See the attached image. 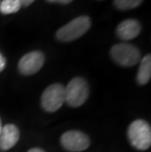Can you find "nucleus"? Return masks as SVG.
Instances as JSON below:
<instances>
[{
  "instance_id": "nucleus-11",
  "label": "nucleus",
  "mask_w": 151,
  "mask_h": 152,
  "mask_svg": "<svg viewBox=\"0 0 151 152\" xmlns=\"http://www.w3.org/2000/svg\"><path fill=\"white\" fill-rule=\"evenodd\" d=\"M22 7L19 0H2L0 3V12L2 14H13L20 10Z\"/></svg>"
},
{
  "instance_id": "nucleus-13",
  "label": "nucleus",
  "mask_w": 151,
  "mask_h": 152,
  "mask_svg": "<svg viewBox=\"0 0 151 152\" xmlns=\"http://www.w3.org/2000/svg\"><path fill=\"white\" fill-rule=\"evenodd\" d=\"M6 67V59L3 55L0 53V72H2Z\"/></svg>"
},
{
  "instance_id": "nucleus-15",
  "label": "nucleus",
  "mask_w": 151,
  "mask_h": 152,
  "mask_svg": "<svg viewBox=\"0 0 151 152\" xmlns=\"http://www.w3.org/2000/svg\"><path fill=\"white\" fill-rule=\"evenodd\" d=\"M21 3V5H23V6H28V5H31V3H33L34 0H19Z\"/></svg>"
},
{
  "instance_id": "nucleus-18",
  "label": "nucleus",
  "mask_w": 151,
  "mask_h": 152,
  "mask_svg": "<svg viewBox=\"0 0 151 152\" xmlns=\"http://www.w3.org/2000/svg\"><path fill=\"white\" fill-rule=\"evenodd\" d=\"M0 3H1V0H0Z\"/></svg>"
},
{
  "instance_id": "nucleus-9",
  "label": "nucleus",
  "mask_w": 151,
  "mask_h": 152,
  "mask_svg": "<svg viewBox=\"0 0 151 152\" xmlns=\"http://www.w3.org/2000/svg\"><path fill=\"white\" fill-rule=\"evenodd\" d=\"M141 26L139 21L134 19H128L122 22L117 27L116 34L122 40H131L139 34Z\"/></svg>"
},
{
  "instance_id": "nucleus-6",
  "label": "nucleus",
  "mask_w": 151,
  "mask_h": 152,
  "mask_svg": "<svg viewBox=\"0 0 151 152\" xmlns=\"http://www.w3.org/2000/svg\"><path fill=\"white\" fill-rule=\"evenodd\" d=\"M61 144L66 150L72 152H80L88 149L90 145L89 137L82 132L68 131L61 137Z\"/></svg>"
},
{
  "instance_id": "nucleus-12",
  "label": "nucleus",
  "mask_w": 151,
  "mask_h": 152,
  "mask_svg": "<svg viewBox=\"0 0 151 152\" xmlns=\"http://www.w3.org/2000/svg\"><path fill=\"white\" fill-rule=\"evenodd\" d=\"M142 1L143 0H114V5L119 10L125 11L139 7Z\"/></svg>"
},
{
  "instance_id": "nucleus-16",
  "label": "nucleus",
  "mask_w": 151,
  "mask_h": 152,
  "mask_svg": "<svg viewBox=\"0 0 151 152\" xmlns=\"http://www.w3.org/2000/svg\"><path fill=\"white\" fill-rule=\"evenodd\" d=\"M28 152H45L43 149H41V148H31L30 149Z\"/></svg>"
},
{
  "instance_id": "nucleus-8",
  "label": "nucleus",
  "mask_w": 151,
  "mask_h": 152,
  "mask_svg": "<svg viewBox=\"0 0 151 152\" xmlns=\"http://www.w3.org/2000/svg\"><path fill=\"white\" fill-rule=\"evenodd\" d=\"M20 138V131L13 124H7L2 128L0 134V149L9 150L14 147Z\"/></svg>"
},
{
  "instance_id": "nucleus-14",
  "label": "nucleus",
  "mask_w": 151,
  "mask_h": 152,
  "mask_svg": "<svg viewBox=\"0 0 151 152\" xmlns=\"http://www.w3.org/2000/svg\"><path fill=\"white\" fill-rule=\"evenodd\" d=\"M46 1L50 3H59V4H69L73 0H46Z\"/></svg>"
},
{
  "instance_id": "nucleus-10",
  "label": "nucleus",
  "mask_w": 151,
  "mask_h": 152,
  "mask_svg": "<svg viewBox=\"0 0 151 152\" xmlns=\"http://www.w3.org/2000/svg\"><path fill=\"white\" fill-rule=\"evenodd\" d=\"M151 77V55L147 54L142 58L136 76L137 83L140 86L146 85Z\"/></svg>"
},
{
  "instance_id": "nucleus-2",
  "label": "nucleus",
  "mask_w": 151,
  "mask_h": 152,
  "mask_svg": "<svg viewBox=\"0 0 151 152\" xmlns=\"http://www.w3.org/2000/svg\"><path fill=\"white\" fill-rule=\"evenodd\" d=\"M91 26L90 19L88 16H81L73 21H71L69 24L65 25L58 30L56 33L57 39L63 42H69L81 37L89 30Z\"/></svg>"
},
{
  "instance_id": "nucleus-5",
  "label": "nucleus",
  "mask_w": 151,
  "mask_h": 152,
  "mask_svg": "<svg viewBox=\"0 0 151 152\" xmlns=\"http://www.w3.org/2000/svg\"><path fill=\"white\" fill-rule=\"evenodd\" d=\"M65 102V87L60 83H54L47 87L41 95V106L47 112L59 110Z\"/></svg>"
},
{
  "instance_id": "nucleus-7",
  "label": "nucleus",
  "mask_w": 151,
  "mask_h": 152,
  "mask_svg": "<svg viewBox=\"0 0 151 152\" xmlns=\"http://www.w3.org/2000/svg\"><path fill=\"white\" fill-rule=\"evenodd\" d=\"M44 59V55L40 51H31L27 53L19 61V71L23 75H34L42 68Z\"/></svg>"
},
{
  "instance_id": "nucleus-1",
  "label": "nucleus",
  "mask_w": 151,
  "mask_h": 152,
  "mask_svg": "<svg viewBox=\"0 0 151 152\" xmlns=\"http://www.w3.org/2000/svg\"><path fill=\"white\" fill-rule=\"evenodd\" d=\"M128 137L137 150H147L151 145L150 125L144 120H136L128 127Z\"/></svg>"
},
{
  "instance_id": "nucleus-17",
  "label": "nucleus",
  "mask_w": 151,
  "mask_h": 152,
  "mask_svg": "<svg viewBox=\"0 0 151 152\" xmlns=\"http://www.w3.org/2000/svg\"><path fill=\"white\" fill-rule=\"evenodd\" d=\"M2 123H1V120H0V134H1V131H2Z\"/></svg>"
},
{
  "instance_id": "nucleus-3",
  "label": "nucleus",
  "mask_w": 151,
  "mask_h": 152,
  "mask_svg": "<svg viewBox=\"0 0 151 152\" xmlns=\"http://www.w3.org/2000/svg\"><path fill=\"white\" fill-rule=\"evenodd\" d=\"M89 95L88 82L82 77H74L65 87V102L72 107H80Z\"/></svg>"
},
{
  "instance_id": "nucleus-4",
  "label": "nucleus",
  "mask_w": 151,
  "mask_h": 152,
  "mask_svg": "<svg viewBox=\"0 0 151 152\" xmlns=\"http://www.w3.org/2000/svg\"><path fill=\"white\" fill-rule=\"evenodd\" d=\"M110 54L113 60L119 65L131 67L139 62L140 51L133 44L118 43L111 48Z\"/></svg>"
}]
</instances>
